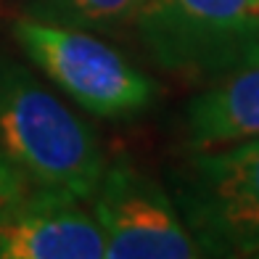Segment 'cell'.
Masks as SVG:
<instances>
[{
	"mask_svg": "<svg viewBox=\"0 0 259 259\" xmlns=\"http://www.w3.org/2000/svg\"><path fill=\"white\" fill-rule=\"evenodd\" d=\"M188 138L193 148H214L259 135V64L198 93L188 106Z\"/></svg>",
	"mask_w": 259,
	"mask_h": 259,
	"instance_id": "cell-7",
	"label": "cell"
},
{
	"mask_svg": "<svg viewBox=\"0 0 259 259\" xmlns=\"http://www.w3.org/2000/svg\"><path fill=\"white\" fill-rule=\"evenodd\" d=\"M109 259H191L196 238L161 185L130 164H106L93 193Z\"/></svg>",
	"mask_w": 259,
	"mask_h": 259,
	"instance_id": "cell-5",
	"label": "cell"
},
{
	"mask_svg": "<svg viewBox=\"0 0 259 259\" xmlns=\"http://www.w3.org/2000/svg\"><path fill=\"white\" fill-rule=\"evenodd\" d=\"M11 29L29 61L90 114L106 119L135 116L156 98L151 77L90 29L32 16H19Z\"/></svg>",
	"mask_w": 259,
	"mask_h": 259,
	"instance_id": "cell-4",
	"label": "cell"
},
{
	"mask_svg": "<svg viewBox=\"0 0 259 259\" xmlns=\"http://www.w3.org/2000/svg\"><path fill=\"white\" fill-rule=\"evenodd\" d=\"M101 256H106V241L96 214L69 193L32 188L0 222V259Z\"/></svg>",
	"mask_w": 259,
	"mask_h": 259,
	"instance_id": "cell-6",
	"label": "cell"
},
{
	"mask_svg": "<svg viewBox=\"0 0 259 259\" xmlns=\"http://www.w3.org/2000/svg\"><path fill=\"white\" fill-rule=\"evenodd\" d=\"M175 204L201 254H259V135L198 148L178 172Z\"/></svg>",
	"mask_w": 259,
	"mask_h": 259,
	"instance_id": "cell-3",
	"label": "cell"
},
{
	"mask_svg": "<svg viewBox=\"0 0 259 259\" xmlns=\"http://www.w3.org/2000/svg\"><path fill=\"white\" fill-rule=\"evenodd\" d=\"M133 27L151 61L188 82L259 64V0H143Z\"/></svg>",
	"mask_w": 259,
	"mask_h": 259,
	"instance_id": "cell-2",
	"label": "cell"
},
{
	"mask_svg": "<svg viewBox=\"0 0 259 259\" xmlns=\"http://www.w3.org/2000/svg\"><path fill=\"white\" fill-rule=\"evenodd\" d=\"M32 191L29 180L19 172L16 164H11L3 154H0V222H3L16 204Z\"/></svg>",
	"mask_w": 259,
	"mask_h": 259,
	"instance_id": "cell-9",
	"label": "cell"
},
{
	"mask_svg": "<svg viewBox=\"0 0 259 259\" xmlns=\"http://www.w3.org/2000/svg\"><path fill=\"white\" fill-rule=\"evenodd\" d=\"M21 16L90 32H114L135 21L143 0H11Z\"/></svg>",
	"mask_w": 259,
	"mask_h": 259,
	"instance_id": "cell-8",
	"label": "cell"
},
{
	"mask_svg": "<svg viewBox=\"0 0 259 259\" xmlns=\"http://www.w3.org/2000/svg\"><path fill=\"white\" fill-rule=\"evenodd\" d=\"M0 154L32 188L79 201L93 198L106 169L96 130L6 53H0Z\"/></svg>",
	"mask_w": 259,
	"mask_h": 259,
	"instance_id": "cell-1",
	"label": "cell"
}]
</instances>
